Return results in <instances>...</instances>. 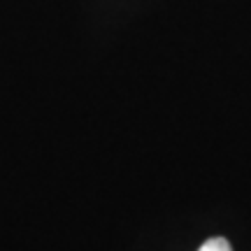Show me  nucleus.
Instances as JSON below:
<instances>
[{"instance_id": "f257e3e1", "label": "nucleus", "mask_w": 251, "mask_h": 251, "mask_svg": "<svg viewBox=\"0 0 251 251\" xmlns=\"http://www.w3.org/2000/svg\"><path fill=\"white\" fill-rule=\"evenodd\" d=\"M198 251H233V249H230V244H228L226 237H209Z\"/></svg>"}]
</instances>
